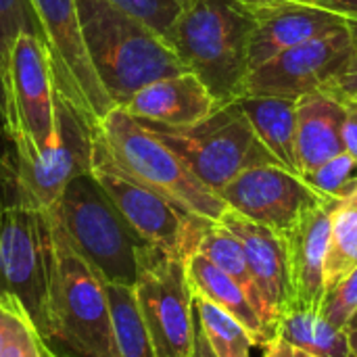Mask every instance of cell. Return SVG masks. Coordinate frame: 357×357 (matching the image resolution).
Returning a JSON list of instances; mask_svg holds the SVG:
<instances>
[{"label":"cell","mask_w":357,"mask_h":357,"mask_svg":"<svg viewBox=\"0 0 357 357\" xmlns=\"http://www.w3.org/2000/svg\"><path fill=\"white\" fill-rule=\"evenodd\" d=\"M109 2L119 10H123L126 15L142 21L163 38L184 8L182 0H109Z\"/></svg>","instance_id":"obj_30"},{"label":"cell","mask_w":357,"mask_h":357,"mask_svg":"<svg viewBox=\"0 0 357 357\" xmlns=\"http://www.w3.org/2000/svg\"><path fill=\"white\" fill-rule=\"evenodd\" d=\"M182 2H184V4H188V2H192V0H182Z\"/></svg>","instance_id":"obj_40"},{"label":"cell","mask_w":357,"mask_h":357,"mask_svg":"<svg viewBox=\"0 0 357 357\" xmlns=\"http://www.w3.org/2000/svg\"><path fill=\"white\" fill-rule=\"evenodd\" d=\"M4 130L13 142L42 151L54 138L56 88L48 50L36 33L23 31L10 50L2 82Z\"/></svg>","instance_id":"obj_12"},{"label":"cell","mask_w":357,"mask_h":357,"mask_svg":"<svg viewBox=\"0 0 357 357\" xmlns=\"http://www.w3.org/2000/svg\"><path fill=\"white\" fill-rule=\"evenodd\" d=\"M295 2H303V4H312V6L331 10V13L347 19L349 23L357 25V0H295Z\"/></svg>","instance_id":"obj_34"},{"label":"cell","mask_w":357,"mask_h":357,"mask_svg":"<svg viewBox=\"0 0 357 357\" xmlns=\"http://www.w3.org/2000/svg\"><path fill=\"white\" fill-rule=\"evenodd\" d=\"M92 176L144 245L184 261L197 251V243L209 220L180 209L159 192L126 176L109 159L96 134L92 151Z\"/></svg>","instance_id":"obj_9"},{"label":"cell","mask_w":357,"mask_h":357,"mask_svg":"<svg viewBox=\"0 0 357 357\" xmlns=\"http://www.w3.org/2000/svg\"><path fill=\"white\" fill-rule=\"evenodd\" d=\"M343 121V100L326 92L297 98V159L301 174L345 153Z\"/></svg>","instance_id":"obj_19"},{"label":"cell","mask_w":357,"mask_h":357,"mask_svg":"<svg viewBox=\"0 0 357 357\" xmlns=\"http://www.w3.org/2000/svg\"><path fill=\"white\" fill-rule=\"evenodd\" d=\"M29 4L38 36L48 50L56 92L96 134L115 105L88 59L75 0H29Z\"/></svg>","instance_id":"obj_10"},{"label":"cell","mask_w":357,"mask_h":357,"mask_svg":"<svg viewBox=\"0 0 357 357\" xmlns=\"http://www.w3.org/2000/svg\"><path fill=\"white\" fill-rule=\"evenodd\" d=\"M0 357H59L23 303L0 293Z\"/></svg>","instance_id":"obj_25"},{"label":"cell","mask_w":357,"mask_h":357,"mask_svg":"<svg viewBox=\"0 0 357 357\" xmlns=\"http://www.w3.org/2000/svg\"><path fill=\"white\" fill-rule=\"evenodd\" d=\"M184 264L192 295L203 297L226 314H230L247 331L253 341V347H266L276 337L274 331L264 324L259 314L247 301L238 284L218 266H213L207 257H203L201 253H192Z\"/></svg>","instance_id":"obj_20"},{"label":"cell","mask_w":357,"mask_h":357,"mask_svg":"<svg viewBox=\"0 0 357 357\" xmlns=\"http://www.w3.org/2000/svg\"><path fill=\"white\" fill-rule=\"evenodd\" d=\"M339 100H354L357 98V54L351 61V65L335 79L326 86V90H322Z\"/></svg>","instance_id":"obj_32"},{"label":"cell","mask_w":357,"mask_h":357,"mask_svg":"<svg viewBox=\"0 0 357 357\" xmlns=\"http://www.w3.org/2000/svg\"><path fill=\"white\" fill-rule=\"evenodd\" d=\"M134 295L157 356L192 357L197 345L195 297L184 259L142 245Z\"/></svg>","instance_id":"obj_8"},{"label":"cell","mask_w":357,"mask_h":357,"mask_svg":"<svg viewBox=\"0 0 357 357\" xmlns=\"http://www.w3.org/2000/svg\"><path fill=\"white\" fill-rule=\"evenodd\" d=\"M96 138L126 176L159 192L180 209L209 222H220L228 209L222 197L205 186L163 140L123 109L113 107L105 115Z\"/></svg>","instance_id":"obj_4"},{"label":"cell","mask_w":357,"mask_h":357,"mask_svg":"<svg viewBox=\"0 0 357 357\" xmlns=\"http://www.w3.org/2000/svg\"><path fill=\"white\" fill-rule=\"evenodd\" d=\"M50 213L107 284L134 289L138 251L144 243L117 211L92 172L71 180Z\"/></svg>","instance_id":"obj_5"},{"label":"cell","mask_w":357,"mask_h":357,"mask_svg":"<svg viewBox=\"0 0 357 357\" xmlns=\"http://www.w3.org/2000/svg\"><path fill=\"white\" fill-rule=\"evenodd\" d=\"M228 209L268 226L280 236L299 215L322 201L307 182L282 165H255L241 172L220 192Z\"/></svg>","instance_id":"obj_14"},{"label":"cell","mask_w":357,"mask_h":357,"mask_svg":"<svg viewBox=\"0 0 357 357\" xmlns=\"http://www.w3.org/2000/svg\"><path fill=\"white\" fill-rule=\"evenodd\" d=\"M50 270L48 211L17 192L13 203L0 207V293L15 295L46 339Z\"/></svg>","instance_id":"obj_7"},{"label":"cell","mask_w":357,"mask_h":357,"mask_svg":"<svg viewBox=\"0 0 357 357\" xmlns=\"http://www.w3.org/2000/svg\"><path fill=\"white\" fill-rule=\"evenodd\" d=\"M75 6L88 59L115 107L142 86L186 71L163 36L109 0H75Z\"/></svg>","instance_id":"obj_1"},{"label":"cell","mask_w":357,"mask_h":357,"mask_svg":"<svg viewBox=\"0 0 357 357\" xmlns=\"http://www.w3.org/2000/svg\"><path fill=\"white\" fill-rule=\"evenodd\" d=\"M0 126L4 128V102H2V92H0Z\"/></svg>","instance_id":"obj_39"},{"label":"cell","mask_w":357,"mask_h":357,"mask_svg":"<svg viewBox=\"0 0 357 357\" xmlns=\"http://www.w3.org/2000/svg\"><path fill=\"white\" fill-rule=\"evenodd\" d=\"M339 201L322 199L307 207L299 220L282 234L291 303L289 310L318 312L326 297L324 268L331 245L333 211Z\"/></svg>","instance_id":"obj_15"},{"label":"cell","mask_w":357,"mask_h":357,"mask_svg":"<svg viewBox=\"0 0 357 357\" xmlns=\"http://www.w3.org/2000/svg\"><path fill=\"white\" fill-rule=\"evenodd\" d=\"M195 297L199 331L209 343L215 357H251L253 341L247 331L224 310L203 297Z\"/></svg>","instance_id":"obj_27"},{"label":"cell","mask_w":357,"mask_h":357,"mask_svg":"<svg viewBox=\"0 0 357 357\" xmlns=\"http://www.w3.org/2000/svg\"><path fill=\"white\" fill-rule=\"evenodd\" d=\"M343 331L347 335V343H349L351 356L357 357V310L354 312V316L349 318V322H347V326Z\"/></svg>","instance_id":"obj_36"},{"label":"cell","mask_w":357,"mask_h":357,"mask_svg":"<svg viewBox=\"0 0 357 357\" xmlns=\"http://www.w3.org/2000/svg\"><path fill=\"white\" fill-rule=\"evenodd\" d=\"M23 31L38 36V25L29 0H0V92L6 77L13 44Z\"/></svg>","instance_id":"obj_29"},{"label":"cell","mask_w":357,"mask_h":357,"mask_svg":"<svg viewBox=\"0 0 357 357\" xmlns=\"http://www.w3.org/2000/svg\"><path fill=\"white\" fill-rule=\"evenodd\" d=\"M357 25H347L293 46L249 71L243 96H280L297 100L322 92L356 59Z\"/></svg>","instance_id":"obj_13"},{"label":"cell","mask_w":357,"mask_h":357,"mask_svg":"<svg viewBox=\"0 0 357 357\" xmlns=\"http://www.w3.org/2000/svg\"><path fill=\"white\" fill-rule=\"evenodd\" d=\"M113 345L117 357H159L142 322L132 287L107 284Z\"/></svg>","instance_id":"obj_24"},{"label":"cell","mask_w":357,"mask_h":357,"mask_svg":"<svg viewBox=\"0 0 357 357\" xmlns=\"http://www.w3.org/2000/svg\"><path fill=\"white\" fill-rule=\"evenodd\" d=\"M236 105L278 165L301 176L297 159V100L280 96H241Z\"/></svg>","instance_id":"obj_21"},{"label":"cell","mask_w":357,"mask_h":357,"mask_svg":"<svg viewBox=\"0 0 357 357\" xmlns=\"http://www.w3.org/2000/svg\"><path fill=\"white\" fill-rule=\"evenodd\" d=\"M357 266V188L343 197L333 211L331 245L324 268L326 293Z\"/></svg>","instance_id":"obj_26"},{"label":"cell","mask_w":357,"mask_h":357,"mask_svg":"<svg viewBox=\"0 0 357 357\" xmlns=\"http://www.w3.org/2000/svg\"><path fill=\"white\" fill-rule=\"evenodd\" d=\"M195 253H201L213 266H218L224 274H228L238 284V289L243 291L247 301L253 305V310L259 314L264 324L270 331H274V335H276V316L272 314L270 305L266 303V299L247 266L243 247L236 241V236L228 228H224L220 222H209L205 226V230L201 232Z\"/></svg>","instance_id":"obj_22"},{"label":"cell","mask_w":357,"mask_h":357,"mask_svg":"<svg viewBox=\"0 0 357 357\" xmlns=\"http://www.w3.org/2000/svg\"><path fill=\"white\" fill-rule=\"evenodd\" d=\"M253 27L255 15L241 0H192L165 40L215 102L228 105L243 96Z\"/></svg>","instance_id":"obj_2"},{"label":"cell","mask_w":357,"mask_h":357,"mask_svg":"<svg viewBox=\"0 0 357 357\" xmlns=\"http://www.w3.org/2000/svg\"><path fill=\"white\" fill-rule=\"evenodd\" d=\"M345 102V121H343V144L345 153L357 161V100Z\"/></svg>","instance_id":"obj_33"},{"label":"cell","mask_w":357,"mask_h":357,"mask_svg":"<svg viewBox=\"0 0 357 357\" xmlns=\"http://www.w3.org/2000/svg\"><path fill=\"white\" fill-rule=\"evenodd\" d=\"M54 115V138L42 151L15 142V190L42 211L56 207L71 180L92 172L94 132L59 92Z\"/></svg>","instance_id":"obj_11"},{"label":"cell","mask_w":357,"mask_h":357,"mask_svg":"<svg viewBox=\"0 0 357 357\" xmlns=\"http://www.w3.org/2000/svg\"><path fill=\"white\" fill-rule=\"evenodd\" d=\"M220 224L228 228L243 247L247 266L270 305L272 314L278 316L289 310L291 287H289V268L282 236L268 226L251 222L249 218L226 209L220 218Z\"/></svg>","instance_id":"obj_18"},{"label":"cell","mask_w":357,"mask_h":357,"mask_svg":"<svg viewBox=\"0 0 357 357\" xmlns=\"http://www.w3.org/2000/svg\"><path fill=\"white\" fill-rule=\"evenodd\" d=\"M354 100H357V98H354Z\"/></svg>","instance_id":"obj_41"},{"label":"cell","mask_w":357,"mask_h":357,"mask_svg":"<svg viewBox=\"0 0 357 357\" xmlns=\"http://www.w3.org/2000/svg\"><path fill=\"white\" fill-rule=\"evenodd\" d=\"M218 107L220 105L201 79L184 71L142 86L119 109L142 126L188 128L203 121Z\"/></svg>","instance_id":"obj_17"},{"label":"cell","mask_w":357,"mask_h":357,"mask_svg":"<svg viewBox=\"0 0 357 357\" xmlns=\"http://www.w3.org/2000/svg\"><path fill=\"white\" fill-rule=\"evenodd\" d=\"M48 222L52 241L48 339L77 357H117L105 278L71 245L50 211Z\"/></svg>","instance_id":"obj_3"},{"label":"cell","mask_w":357,"mask_h":357,"mask_svg":"<svg viewBox=\"0 0 357 357\" xmlns=\"http://www.w3.org/2000/svg\"><path fill=\"white\" fill-rule=\"evenodd\" d=\"M357 310V266L343 278L339 280L324 297L320 314L335 326L345 328L349 318Z\"/></svg>","instance_id":"obj_31"},{"label":"cell","mask_w":357,"mask_h":357,"mask_svg":"<svg viewBox=\"0 0 357 357\" xmlns=\"http://www.w3.org/2000/svg\"><path fill=\"white\" fill-rule=\"evenodd\" d=\"M144 128L163 140L213 192H220L230 180L249 167L278 165L255 136L236 100L220 105L203 121L188 128Z\"/></svg>","instance_id":"obj_6"},{"label":"cell","mask_w":357,"mask_h":357,"mask_svg":"<svg viewBox=\"0 0 357 357\" xmlns=\"http://www.w3.org/2000/svg\"><path fill=\"white\" fill-rule=\"evenodd\" d=\"M253 15L255 27L249 44V71L316 36L354 25L331 10L295 0L264 4L253 8Z\"/></svg>","instance_id":"obj_16"},{"label":"cell","mask_w":357,"mask_h":357,"mask_svg":"<svg viewBox=\"0 0 357 357\" xmlns=\"http://www.w3.org/2000/svg\"><path fill=\"white\" fill-rule=\"evenodd\" d=\"M192 357H215L213 351H211V347H209V343L205 341V337H203V333L199 328H197V345H195Z\"/></svg>","instance_id":"obj_37"},{"label":"cell","mask_w":357,"mask_h":357,"mask_svg":"<svg viewBox=\"0 0 357 357\" xmlns=\"http://www.w3.org/2000/svg\"><path fill=\"white\" fill-rule=\"evenodd\" d=\"M301 178L322 199L341 201L357 188V161L351 155L341 153L331 161L301 174Z\"/></svg>","instance_id":"obj_28"},{"label":"cell","mask_w":357,"mask_h":357,"mask_svg":"<svg viewBox=\"0 0 357 357\" xmlns=\"http://www.w3.org/2000/svg\"><path fill=\"white\" fill-rule=\"evenodd\" d=\"M264 357H316V356H312V354H307V351H303V349H299V347H295V345H291V343H287V341H282V339H278V337H274V339L264 347Z\"/></svg>","instance_id":"obj_35"},{"label":"cell","mask_w":357,"mask_h":357,"mask_svg":"<svg viewBox=\"0 0 357 357\" xmlns=\"http://www.w3.org/2000/svg\"><path fill=\"white\" fill-rule=\"evenodd\" d=\"M241 2L253 10V8H259V6H264V4H270V2H276V0H241Z\"/></svg>","instance_id":"obj_38"},{"label":"cell","mask_w":357,"mask_h":357,"mask_svg":"<svg viewBox=\"0 0 357 357\" xmlns=\"http://www.w3.org/2000/svg\"><path fill=\"white\" fill-rule=\"evenodd\" d=\"M276 337L316 357H354L345 331L335 328L318 312H282L276 320Z\"/></svg>","instance_id":"obj_23"}]
</instances>
